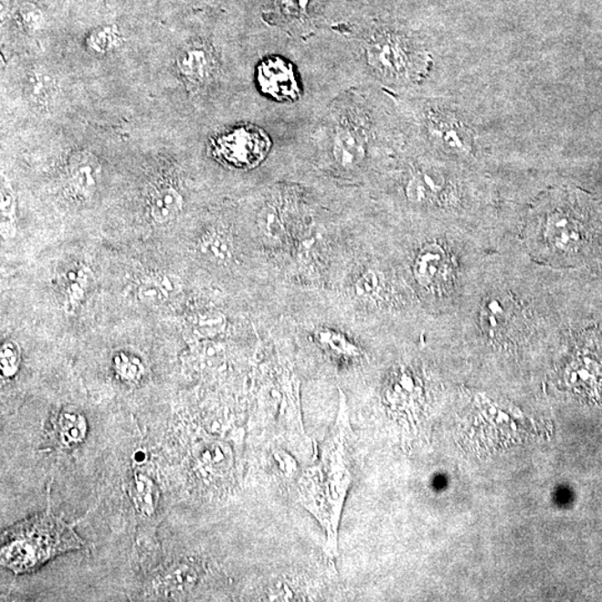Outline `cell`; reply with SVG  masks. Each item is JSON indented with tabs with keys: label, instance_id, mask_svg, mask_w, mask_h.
Returning <instances> with one entry per match:
<instances>
[{
	"label": "cell",
	"instance_id": "6da1fadb",
	"mask_svg": "<svg viewBox=\"0 0 602 602\" xmlns=\"http://www.w3.org/2000/svg\"><path fill=\"white\" fill-rule=\"evenodd\" d=\"M353 431L345 394L339 391L335 424L322 445L320 461L293 478V494L325 531V553L332 561L338 556V533L343 504L352 487Z\"/></svg>",
	"mask_w": 602,
	"mask_h": 602
},
{
	"label": "cell",
	"instance_id": "7a4b0ae2",
	"mask_svg": "<svg viewBox=\"0 0 602 602\" xmlns=\"http://www.w3.org/2000/svg\"><path fill=\"white\" fill-rule=\"evenodd\" d=\"M83 546L69 525L48 512L5 531L2 563L14 573H30L54 556Z\"/></svg>",
	"mask_w": 602,
	"mask_h": 602
},
{
	"label": "cell",
	"instance_id": "3957f363",
	"mask_svg": "<svg viewBox=\"0 0 602 602\" xmlns=\"http://www.w3.org/2000/svg\"><path fill=\"white\" fill-rule=\"evenodd\" d=\"M544 236L561 255H590L602 237V214L580 194H563L541 207Z\"/></svg>",
	"mask_w": 602,
	"mask_h": 602
},
{
	"label": "cell",
	"instance_id": "277c9868",
	"mask_svg": "<svg viewBox=\"0 0 602 602\" xmlns=\"http://www.w3.org/2000/svg\"><path fill=\"white\" fill-rule=\"evenodd\" d=\"M368 64L388 79H408L419 72L422 59L407 37L396 32H383L366 48Z\"/></svg>",
	"mask_w": 602,
	"mask_h": 602
},
{
	"label": "cell",
	"instance_id": "5b68a950",
	"mask_svg": "<svg viewBox=\"0 0 602 602\" xmlns=\"http://www.w3.org/2000/svg\"><path fill=\"white\" fill-rule=\"evenodd\" d=\"M255 131L237 129L216 141V152L222 160L236 166L257 164L264 154L266 144Z\"/></svg>",
	"mask_w": 602,
	"mask_h": 602
},
{
	"label": "cell",
	"instance_id": "8992f818",
	"mask_svg": "<svg viewBox=\"0 0 602 602\" xmlns=\"http://www.w3.org/2000/svg\"><path fill=\"white\" fill-rule=\"evenodd\" d=\"M428 129L432 139L452 153L463 155L472 151V136L465 125L451 114L429 115Z\"/></svg>",
	"mask_w": 602,
	"mask_h": 602
},
{
	"label": "cell",
	"instance_id": "52a82bcc",
	"mask_svg": "<svg viewBox=\"0 0 602 602\" xmlns=\"http://www.w3.org/2000/svg\"><path fill=\"white\" fill-rule=\"evenodd\" d=\"M180 72L195 86L210 82L217 69V60L211 48L204 43L191 44L181 53L178 60Z\"/></svg>",
	"mask_w": 602,
	"mask_h": 602
},
{
	"label": "cell",
	"instance_id": "ba28073f",
	"mask_svg": "<svg viewBox=\"0 0 602 602\" xmlns=\"http://www.w3.org/2000/svg\"><path fill=\"white\" fill-rule=\"evenodd\" d=\"M447 252L438 245L425 246L414 262V273L423 287L433 288L447 280L449 273Z\"/></svg>",
	"mask_w": 602,
	"mask_h": 602
},
{
	"label": "cell",
	"instance_id": "9c48e42d",
	"mask_svg": "<svg viewBox=\"0 0 602 602\" xmlns=\"http://www.w3.org/2000/svg\"><path fill=\"white\" fill-rule=\"evenodd\" d=\"M69 184L76 195L90 198L98 190L100 165L88 151L76 152L69 164Z\"/></svg>",
	"mask_w": 602,
	"mask_h": 602
},
{
	"label": "cell",
	"instance_id": "30bf717a",
	"mask_svg": "<svg viewBox=\"0 0 602 602\" xmlns=\"http://www.w3.org/2000/svg\"><path fill=\"white\" fill-rule=\"evenodd\" d=\"M333 159L343 169H353L362 164L366 156V144L355 129L341 126L333 142Z\"/></svg>",
	"mask_w": 602,
	"mask_h": 602
},
{
	"label": "cell",
	"instance_id": "8fae6325",
	"mask_svg": "<svg viewBox=\"0 0 602 602\" xmlns=\"http://www.w3.org/2000/svg\"><path fill=\"white\" fill-rule=\"evenodd\" d=\"M444 179L437 170H421L417 172L407 185L409 201L417 205L432 204L441 195Z\"/></svg>",
	"mask_w": 602,
	"mask_h": 602
},
{
	"label": "cell",
	"instance_id": "7c38bea8",
	"mask_svg": "<svg viewBox=\"0 0 602 602\" xmlns=\"http://www.w3.org/2000/svg\"><path fill=\"white\" fill-rule=\"evenodd\" d=\"M179 285L176 277L169 273L150 276L141 282L138 290L139 301L148 306L164 305L172 295H174Z\"/></svg>",
	"mask_w": 602,
	"mask_h": 602
},
{
	"label": "cell",
	"instance_id": "4fadbf2b",
	"mask_svg": "<svg viewBox=\"0 0 602 602\" xmlns=\"http://www.w3.org/2000/svg\"><path fill=\"white\" fill-rule=\"evenodd\" d=\"M151 216L156 224L168 225L174 222L184 207V198L172 186H164L155 192L151 200Z\"/></svg>",
	"mask_w": 602,
	"mask_h": 602
},
{
	"label": "cell",
	"instance_id": "5bb4252c",
	"mask_svg": "<svg viewBox=\"0 0 602 602\" xmlns=\"http://www.w3.org/2000/svg\"><path fill=\"white\" fill-rule=\"evenodd\" d=\"M54 79L48 70L34 68L29 70L25 85V93L34 105L43 108L52 100Z\"/></svg>",
	"mask_w": 602,
	"mask_h": 602
},
{
	"label": "cell",
	"instance_id": "9a60e30c",
	"mask_svg": "<svg viewBox=\"0 0 602 602\" xmlns=\"http://www.w3.org/2000/svg\"><path fill=\"white\" fill-rule=\"evenodd\" d=\"M59 442L72 448L83 441L88 432L83 415L78 412L64 411L59 414L57 423Z\"/></svg>",
	"mask_w": 602,
	"mask_h": 602
},
{
	"label": "cell",
	"instance_id": "2e32d148",
	"mask_svg": "<svg viewBox=\"0 0 602 602\" xmlns=\"http://www.w3.org/2000/svg\"><path fill=\"white\" fill-rule=\"evenodd\" d=\"M200 250L201 254L209 258L211 261L224 264L231 259L234 247H232L230 237L226 232L212 230L202 238Z\"/></svg>",
	"mask_w": 602,
	"mask_h": 602
},
{
	"label": "cell",
	"instance_id": "e0dca14e",
	"mask_svg": "<svg viewBox=\"0 0 602 602\" xmlns=\"http://www.w3.org/2000/svg\"><path fill=\"white\" fill-rule=\"evenodd\" d=\"M131 497L142 512L152 514L158 503V489L153 481L143 474L136 475L131 487Z\"/></svg>",
	"mask_w": 602,
	"mask_h": 602
},
{
	"label": "cell",
	"instance_id": "ac0fdd59",
	"mask_svg": "<svg viewBox=\"0 0 602 602\" xmlns=\"http://www.w3.org/2000/svg\"><path fill=\"white\" fill-rule=\"evenodd\" d=\"M258 225L268 239H280L283 232L282 217L275 206L262 207L258 217Z\"/></svg>",
	"mask_w": 602,
	"mask_h": 602
},
{
	"label": "cell",
	"instance_id": "d6986e66",
	"mask_svg": "<svg viewBox=\"0 0 602 602\" xmlns=\"http://www.w3.org/2000/svg\"><path fill=\"white\" fill-rule=\"evenodd\" d=\"M226 318L217 312L202 313L194 320V330L200 336L210 337L224 332Z\"/></svg>",
	"mask_w": 602,
	"mask_h": 602
},
{
	"label": "cell",
	"instance_id": "ffe728a7",
	"mask_svg": "<svg viewBox=\"0 0 602 602\" xmlns=\"http://www.w3.org/2000/svg\"><path fill=\"white\" fill-rule=\"evenodd\" d=\"M114 367L121 377L131 383L139 382L144 371L139 358L126 355L124 353L115 356Z\"/></svg>",
	"mask_w": 602,
	"mask_h": 602
},
{
	"label": "cell",
	"instance_id": "44dd1931",
	"mask_svg": "<svg viewBox=\"0 0 602 602\" xmlns=\"http://www.w3.org/2000/svg\"><path fill=\"white\" fill-rule=\"evenodd\" d=\"M118 30L113 26L100 27L90 35L88 44L95 52L105 53L113 48L119 42Z\"/></svg>",
	"mask_w": 602,
	"mask_h": 602
},
{
	"label": "cell",
	"instance_id": "7402d4cb",
	"mask_svg": "<svg viewBox=\"0 0 602 602\" xmlns=\"http://www.w3.org/2000/svg\"><path fill=\"white\" fill-rule=\"evenodd\" d=\"M0 364H2L4 377H13L17 373L20 364V349L16 343H4L2 352H0Z\"/></svg>",
	"mask_w": 602,
	"mask_h": 602
},
{
	"label": "cell",
	"instance_id": "603a6c76",
	"mask_svg": "<svg viewBox=\"0 0 602 602\" xmlns=\"http://www.w3.org/2000/svg\"><path fill=\"white\" fill-rule=\"evenodd\" d=\"M18 22L27 32H37L44 24L42 10L34 4H25L18 10Z\"/></svg>",
	"mask_w": 602,
	"mask_h": 602
},
{
	"label": "cell",
	"instance_id": "cb8c5ba5",
	"mask_svg": "<svg viewBox=\"0 0 602 602\" xmlns=\"http://www.w3.org/2000/svg\"><path fill=\"white\" fill-rule=\"evenodd\" d=\"M382 290V280L379 273L367 271L356 282V293L362 298H374Z\"/></svg>",
	"mask_w": 602,
	"mask_h": 602
},
{
	"label": "cell",
	"instance_id": "d4e9b609",
	"mask_svg": "<svg viewBox=\"0 0 602 602\" xmlns=\"http://www.w3.org/2000/svg\"><path fill=\"white\" fill-rule=\"evenodd\" d=\"M322 342L323 345H326L331 351L335 354L337 356H343L345 358H353L358 356V351L356 347H354L352 343H349L345 339L338 338L336 342V336L332 335H323L322 336Z\"/></svg>",
	"mask_w": 602,
	"mask_h": 602
}]
</instances>
